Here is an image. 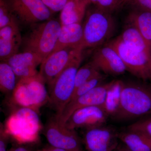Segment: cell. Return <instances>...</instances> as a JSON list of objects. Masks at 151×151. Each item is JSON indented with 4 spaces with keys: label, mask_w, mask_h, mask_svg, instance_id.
Instances as JSON below:
<instances>
[{
    "label": "cell",
    "mask_w": 151,
    "mask_h": 151,
    "mask_svg": "<svg viewBox=\"0 0 151 151\" xmlns=\"http://www.w3.org/2000/svg\"><path fill=\"white\" fill-rule=\"evenodd\" d=\"M4 126L9 136L21 143L36 140L42 129L39 112L25 108L14 109Z\"/></svg>",
    "instance_id": "obj_5"
},
{
    "label": "cell",
    "mask_w": 151,
    "mask_h": 151,
    "mask_svg": "<svg viewBox=\"0 0 151 151\" xmlns=\"http://www.w3.org/2000/svg\"><path fill=\"white\" fill-rule=\"evenodd\" d=\"M83 51L80 47H66L50 55L41 64L39 71L45 83L49 87L51 86L65 68Z\"/></svg>",
    "instance_id": "obj_10"
},
{
    "label": "cell",
    "mask_w": 151,
    "mask_h": 151,
    "mask_svg": "<svg viewBox=\"0 0 151 151\" xmlns=\"http://www.w3.org/2000/svg\"><path fill=\"white\" fill-rule=\"evenodd\" d=\"M127 22L136 28L151 46V12L134 8L127 16Z\"/></svg>",
    "instance_id": "obj_20"
},
{
    "label": "cell",
    "mask_w": 151,
    "mask_h": 151,
    "mask_svg": "<svg viewBox=\"0 0 151 151\" xmlns=\"http://www.w3.org/2000/svg\"><path fill=\"white\" fill-rule=\"evenodd\" d=\"M109 118L102 106H88L74 111L65 125L71 129H86L106 125Z\"/></svg>",
    "instance_id": "obj_14"
},
{
    "label": "cell",
    "mask_w": 151,
    "mask_h": 151,
    "mask_svg": "<svg viewBox=\"0 0 151 151\" xmlns=\"http://www.w3.org/2000/svg\"><path fill=\"white\" fill-rule=\"evenodd\" d=\"M132 0H120V8L122 7L124 5L130 3Z\"/></svg>",
    "instance_id": "obj_35"
},
{
    "label": "cell",
    "mask_w": 151,
    "mask_h": 151,
    "mask_svg": "<svg viewBox=\"0 0 151 151\" xmlns=\"http://www.w3.org/2000/svg\"><path fill=\"white\" fill-rule=\"evenodd\" d=\"M45 151H68L65 150H63V149L54 147H52L51 146H50L49 147L45 149Z\"/></svg>",
    "instance_id": "obj_34"
},
{
    "label": "cell",
    "mask_w": 151,
    "mask_h": 151,
    "mask_svg": "<svg viewBox=\"0 0 151 151\" xmlns=\"http://www.w3.org/2000/svg\"><path fill=\"white\" fill-rule=\"evenodd\" d=\"M82 53L76 57L50 86L49 103L57 114L62 112L74 93L76 76L83 60Z\"/></svg>",
    "instance_id": "obj_6"
},
{
    "label": "cell",
    "mask_w": 151,
    "mask_h": 151,
    "mask_svg": "<svg viewBox=\"0 0 151 151\" xmlns=\"http://www.w3.org/2000/svg\"><path fill=\"white\" fill-rule=\"evenodd\" d=\"M123 81L112 80L106 94L103 109L109 117L115 118L119 113L122 99Z\"/></svg>",
    "instance_id": "obj_21"
},
{
    "label": "cell",
    "mask_w": 151,
    "mask_h": 151,
    "mask_svg": "<svg viewBox=\"0 0 151 151\" xmlns=\"http://www.w3.org/2000/svg\"><path fill=\"white\" fill-rule=\"evenodd\" d=\"M38 151H45V149H44V150H39Z\"/></svg>",
    "instance_id": "obj_37"
},
{
    "label": "cell",
    "mask_w": 151,
    "mask_h": 151,
    "mask_svg": "<svg viewBox=\"0 0 151 151\" xmlns=\"http://www.w3.org/2000/svg\"><path fill=\"white\" fill-rule=\"evenodd\" d=\"M108 43L119 53L127 71L143 81L151 80V53L131 48L124 43L119 36Z\"/></svg>",
    "instance_id": "obj_7"
},
{
    "label": "cell",
    "mask_w": 151,
    "mask_h": 151,
    "mask_svg": "<svg viewBox=\"0 0 151 151\" xmlns=\"http://www.w3.org/2000/svg\"><path fill=\"white\" fill-rule=\"evenodd\" d=\"M23 37L18 23L0 29V59L6 61L18 53Z\"/></svg>",
    "instance_id": "obj_16"
},
{
    "label": "cell",
    "mask_w": 151,
    "mask_h": 151,
    "mask_svg": "<svg viewBox=\"0 0 151 151\" xmlns=\"http://www.w3.org/2000/svg\"><path fill=\"white\" fill-rule=\"evenodd\" d=\"M113 151H132L130 150L127 147H126L125 145H124L123 144V145H119V146H118V147L117 148Z\"/></svg>",
    "instance_id": "obj_32"
},
{
    "label": "cell",
    "mask_w": 151,
    "mask_h": 151,
    "mask_svg": "<svg viewBox=\"0 0 151 151\" xmlns=\"http://www.w3.org/2000/svg\"><path fill=\"white\" fill-rule=\"evenodd\" d=\"M16 23L18 22L5 0H0V29Z\"/></svg>",
    "instance_id": "obj_26"
},
{
    "label": "cell",
    "mask_w": 151,
    "mask_h": 151,
    "mask_svg": "<svg viewBox=\"0 0 151 151\" xmlns=\"http://www.w3.org/2000/svg\"><path fill=\"white\" fill-rule=\"evenodd\" d=\"M88 5L86 0H68L60 11V22L61 25L81 23L86 15Z\"/></svg>",
    "instance_id": "obj_18"
},
{
    "label": "cell",
    "mask_w": 151,
    "mask_h": 151,
    "mask_svg": "<svg viewBox=\"0 0 151 151\" xmlns=\"http://www.w3.org/2000/svg\"><path fill=\"white\" fill-rule=\"evenodd\" d=\"M119 37L131 48L138 51L151 53V46L134 26L127 23Z\"/></svg>",
    "instance_id": "obj_22"
},
{
    "label": "cell",
    "mask_w": 151,
    "mask_h": 151,
    "mask_svg": "<svg viewBox=\"0 0 151 151\" xmlns=\"http://www.w3.org/2000/svg\"><path fill=\"white\" fill-rule=\"evenodd\" d=\"M45 81L39 73L28 78L20 79L11 94L10 103L13 109L30 108L39 112L40 109L49 102V94Z\"/></svg>",
    "instance_id": "obj_4"
},
{
    "label": "cell",
    "mask_w": 151,
    "mask_h": 151,
    "mask_svg": "<svg viewBox=\"0 0 151 151\" xmlns=\"http://www.w3.org/2000/svg\"><path fill=\"white\" fill-rule=\"evenodd\" d=\"M116 28L112 13L94 6L86 11L83 25L82 48H97L107 43Z\"/></svg>",
    "instance_id": "obj_2"
},
{
    "label": "cell",
    "mask_w": 151,
    "mask_h": 151,
    "mask_svg": "<svg viewBox=\"0 0 151 151\" xmlns=\"http://www.w3.org/2000/svg\"><path fill=\"white\" fill-rule=\"evenodd\" d=\"M43 61L42 58L34 52L23 51L13 55L6 62L12 68L19 81L37 74V68Z\"/></svg>",
    "instance_id": "obj_15"
},
{
    "label": "cell",
    "mask_w": 151,
    "mask_h": 151,
    "mask_svg": "<svg viewBox=\"0 0 151 151\" xmlns=\"http://www.w3.org/2000/svg\"><path fill=\"white\" fill-rule=\"evenodd\" d=\"M10 136L6 132L4 126L1 123L0 125V151H7Z\"/></svg>",
    "instance_id": "obj_30"
},
{
    "label": "cell",
    "mask_w": 151,
    "mask_h": 151,
    "mask_svg": "<svg viewBox=\"0 0 151 151\" xmlns=\"http://www.w3.org/2000/svg\"><path fill=\"white\" fill-rule=\"evenodd\" d=\"M44 135L50 146L54 147L68 151L81 148L82 140L76 130L68 128L56 116L47 122Z\"/></svg>",
    "instance_id": "obj_9"
},
{
    "label": "cell",
    "mask_w": 151,
    "mask_h": 151,
    "mask_svg": "<svg viewBox=\"0 0 151 151\" xmlns=\"http://www.w3.org/2000/svg\"><path fill=\"white\" fill-rule=\"evenodd\" d=\"M83 37V25L81 23L62 26L56 45L50 54L66 47L82 49Z\"/></svg>",
    "instance_id": "obj_17"
},
{
    "label": "cell",
    "mask_w": 151,
    "mask_h": 151,
    "mask_svg": "<svg viewBox=\"0 0 151 151\" xmlns=\"http://www.w3.org/2000/svg\"><path fill=\"white\" fill-rule=\"evenodd\" d=\"M88 4L112 13L120 8V0H86Z\"/></svg>",
    "instance_id": "obj_27"
},
{
    "label": "cell",
    "mask_w": 151,
    "mask_h": 151,
    "mask_svg": "<svg viewBox=\"0 0 151 151\" xmlns=\"http://www.w3.org/2000/svg\"><path fill=\"white\" fill-rule=\"evenodd\" d=\"M51 12H60L68 0H41Z\"/></svg>",
    "instance_id": "obj_29"
},
{
    "label": "cell",
    "mask_w": 151,
    "mask_h": 151,
    "mask_svg": "<svg viewBox=\"0 0 151 151\" xmlns=\"http://www.w3.org/2000/svg\"><path fill=\"white\" fill-rule=\"evenodd\" d=\"M106 77H107V75L102 73L82 84L81 86L75 90L72 95L70 101L77 99L83 94L89 92L96 86L104 83Z\"/></svg>",
    "instance_id": "obj_25"
},
{
    "label": "cell",
    "mask_w": 151,
    "mask_h": 151,
    "mask_svg": "<svg viewBox=\"0 0 151 151\" xmlns=\"http://www.w3.org/2000/svg\"><path fill=\"white\" fill-rule=\"evenodd\" d=\"M73 151H84L83 150H82V149L81 148V149H78V150H76Z\"/></svg>",
    "instance_id": "obj_36"
},
{
    "label": "cell",
    "mask_w": 151,
    "mask_h": 151,
    "mask_svg": "<svg viewBox=\"0 0 151 151\" xmlns=\"http://www.w3.org/2000/svg\"><path fill=\"white\" fill-rule=\"evenodd\" d=\"M30 26L29 31L23 38L22 46L24 51L34 52L44 61L54 49L62 25L60 22L50 19Z\"/></svg>",
    "instance_id": "obj_3"
},
{
    "label": "cell",
    "mask_w": 151,
    "mask_h": 151,
    "mask_svg": "<svg viewBox=\"0 0 151 151\" xmlns=\"http://www.w3.org/2000/svg\"><path fill=\"white\" fill-rule=\"evenodd\" d=\"M91 60L106 75L119 76L127 71L119 53L108 42L96 48Z\"/></svg>",
    "instance_id": "obj_13"
},
{
    "label": "cell",
    "mask_w": 151,
    "mask_h": 151,
    "mask_svg": "<svg viewBox=\"0 0 151 151\" xmlns=\"http://www.w3.org/2000/svg\"><path fill=\"white\" fill-rule=\"evenodd\" d=\"M19 25H32L50 19L51 11L41 0H5Z\"/></svg>",
    "instance_id": "obj_8"
},
{
    "label": "cell",
    "mask_w": 151,
    "mask_h": 151,
    "mask_svg": "<svg viewBox=\"0 0 151 151\" xmlns=\"http://www.w3.org/2000/svg\"><path fill=\"white\" fill-rule=\"evenodd\" d=\"M119 140L132 151H151V137L145 133L129 129L119 132Z\"/></svg>",
    "instance_id": "obj_19"
},
{
    "label": "cell",
    "mask_w": 151,
    "mask_h": 151,
    "mask_svg": "<svg viewBox=\"0 0 151 151\" xmlns=\"http://www.w3.org/2000/svg\"><path fill=\"white\" fill-rule=\"evenodd\" d=\"M151 115V84L123 81L122 99L115 119L131 120Z\"/></svg>",
    "instance_id": "obj_1"
},
{
    "label": "cell",
    "mask_w": 151,
    "mask_h": 151,
    "mask_svg": "<svg viewBox=\"0 0 151 151\" xmlns=\"http://www.w3.org/2000/svg\"><path fill=\"white\" fill-rule=\"evenodd\" d=\"M130 3L134 8L151 12V0H132Z\"/></svg>",
    "instance_id": "obj_31"
},
{
    "label": "cell",
    "mask_w": 151,
    "mask_h": 151,
    "mask_svg": "<svg viewBox=\"0 0 151 151\" xmlns=\"http://www.w3.org/2000/svg\"><path fill=\"white\" fill-rule=\"evenodd\" d=\"M112 81L104 82L77 99L70 101L61 113L56 114L57 119L65 124L72 113L79 108L88 106H103Z\"/></svg>",
    "instance_id": "obj_12"
},
{
    "label": "cell",
    "mask_w": 151,
    "mask_h": 151,
    "mask_svg": "<svg viewBox=\"0 0 151 151\" xmlns=\"http://www.w3.org/2000/svg\"><path fill=\"white\" fill-rule=\"evenodd\" d=\"M119 132L106 125L85 129L83 142L87 151H113L119 146Z\"/></svg>",
    "instance_id": "obj_11"
},
{
    "label": "cell",
    "mask_w": 151,
    "mask_h": 151,
    "mask_svg": "<svg viewBox=\"0 0 151 151\" xmlns=\"http://www.w3.org/2000/svg\"><path fill=\"white\" fill-rule=\"evenodd\" d=\"M0 63V89L6 94H12L18 82V79L12 68L6 61Z\"/></svg>",
    "instance_id": "obj_23"
},
{
    "label": "cell",
    "mask_w": 151,
    "mask_h": 151,
    "mask_svg": "<svg viewBox=\"0 0 151 151\" xmlns=\"http://www.w3.org/2000/svg\"><path fill=\"white\" fill-rule=\"evenodd\" d=\"M9 151H30L28 149L24 146H18L11 149Z\"/></svg>",
    "instance_id": "obj_33"
},
{
    "label": "cell",
    "mask_w": 151,
    "mask_h": 151,
    "mask_svg": "<svg viewBox=\"0 0 151 151\" xmlns=\"http://www.w3.org/2000/svg\"><path fill=\"white\" fill-rule=\"evenodd\" d=\"M102 73L92 60L79 67L76 76L74 92L82 84Z\"/></svg>",
    "instance_id": "obj_24"
},
{
    "label": "cell",
    "mask_w": 151,
    "mask_h": 151,
    "mask_svg": "<svg viewBox=\"0 0 151 151\" xmlns=\"http://www.w3.org/2000/svg\"><path fill=\"white\" fill-rule=\"evenodd\" d=\"M127 129L142 132L151 137V116L131 124Z\"/></svg>",
    "instance_id": "obj_28"
}]
</instances>
